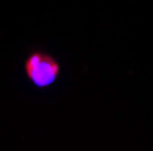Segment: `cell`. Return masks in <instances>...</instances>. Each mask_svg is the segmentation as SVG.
<instances>
[{
  "label": "cell",
  "instance_id": "cell-1",
  "mask_svg": "<svg viewBox=\"0 0 153 151\" xmlns=\"http://www.w3.org/2000/svg\"><path fill=\"white\" fill-rule=\"evenodd\" d=\"M24 67H26L27 78L38 87H48V86L55 84L56 77L60 73L59 62L46 53H33L26 60Z\"/></svg>",
  "mask_w": 153,
  "mask_h": 151
}]
</instances>
